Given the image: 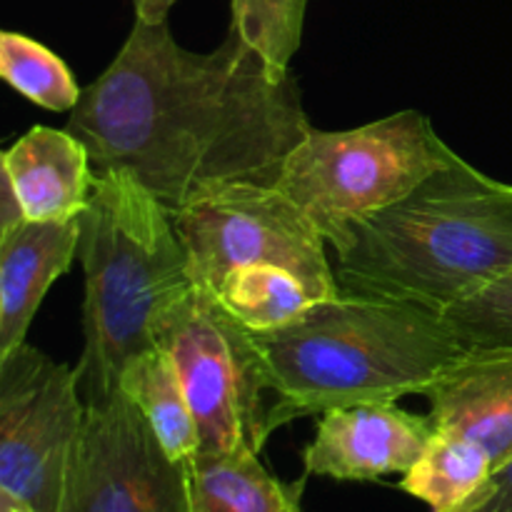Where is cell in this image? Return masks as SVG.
Here are the masks:
<instances>
[{
	"label": "cell",
	"instance_id": "21",
	"mask_svg": "<svg viewBox=\"0 0 512 512\" xmlns=\"http://www.w3.org/2000/svg\"><path fill=\"white\" fill-rule=\"evenodd\" d=\"M458 512H512V460L493 470L483 490Z\"/></svg>",
	"mask_w": 512,
	"mask_h": 512
},
{
	"label": "cell",
	"instance_id": "9",
	"mask_svg": "<svg viewBox=\"0 0 512 512\" xmlns=\"http://www.w3.org/2000/svg\"><path fill=\"white\" fill-rule=\"evenodd\" d=\"M60 512H190L188 468L123 390L88 405Z\"/></svg>",
	"mask_w": 512,
	"mask_h": 512
},
{
	"label": "cell",
	"instance_id": "5",
	"mask_svg": "<svg viewBox=\"0 0 512 512\" xmlns=\"http://www.w3.org/2000/svg\"><path fill=\"white\" fill-rule=\"evenodd\" d=\"M460 155L420 110H400L350 130H315L290 150L283 190L333 250L368 218L408 198Z\"/></svg>",
	"mask_w": 512,
	"mask_h": 512
},
{
	"label": "cell",
	"instance_id": "17",
	"mask_svg": "<svg viewBox=\"0 0 512 512\" xmlns=\"http://www.w3.org/2000/svg\"><path fill=\"white\" fill-rule=\"evenodd\" d=\"M493 470V460L480 445L435 433L400 488L433 512H458L483 490Z\"/></svg>",
	"mask_w": 512,
	"mask_h": 512
},
{
	"label": "cell",
	"instance_id": "20",
	"mask_svg": "<svg viewBox=\"0 0 512 512\" xmlns=\"http://www.w3.org/2000/svg\"><path fill=\"white\" fill-rule=\"evenodd\" d=\"M443 318L465 348L512 350V265Z\"/></svg>",
	"mask_w": 512,
	"mask_h": 512
},
{
	"label": "cell",
	"instance_id": "19",
	"mask_svg": "<svg viewBox=\"0 0 512 512\" xmlns=\"http://www.w3.org/2000/svg\"><path fill=\"white\" fill-rule=\"evenodd\" d=\"M230 5V33L255 50L275 75H290L303 43L308 0H230Z\"/></svg>",
	"mask_w": 512,
	"mask_h": 512
},
{
	"label": "cell",
	"instance_id": "12",
	"mask_svg": "<svg viewBox=\"0 0 512 512\" xmlns=\"http://www.w3.org/2000/svg\"><path fill=\"white\" fill-rule=\"evenodd\" d=\"M25 215L33 223H68L85 213L93 198V163L68 128L35 125L0 155Z\"/></svg>",
	"mask_w": 512,
	"mask_h": 512
},
{
	"label": "cell",
	"instance_id": "10",
	"mask_svg": "<svg viewBox=\"0 0 512 512\" xmlns=\"http://www.w3.org/2000/svg\"><path fill=\"white\" fill-rule=\"evenodd\" d=\"M428 418L408 413L398 400H373L323 413L303 453L305 475L375 483L405 475L433 440Z\"/></svg>",
	"mask_w": 512,
	"mask_h": 512
},
{
	"label": "cell",
	"instance_id": "7",
	"mask_svg": "<svg viewBox=\"0 0 512 512\" xmlns=\"http://www.w3.org/2000/svg\"><path fill=\"white\" fill-rule=\"evenodd\" d=\"M193 285L213 290L248 265L293 270L320 300L340 293L328 243L313 220L275 185L225 183L203 190L173 213Z\"/></svg>",
	"mask_w": 512,
	"mask_h": 512
},
{
	"label": "cell",
	"instance_id": "8",
	"mask_svg": "<svg viewBox=\"0 0 512 512\" xmlns=\"http://www.w3.org/2000/svg\"><path fill=\"white\" fill-rule=\"evenodd\" d=\"M85 413L75 368L28 343L0 358V503L60 512Z\"/></svg>",
	"mask_w": 512,
	"mask_h": 512
},
{
	"label": "cell",
	"instance_id": "6",
	"mask_svg": "<svg viewBox=\"0 0 512 512\" xmlns=\"http://www.w3.org/2000/svg\"><path fill=\"white\" fill-rule=\"evenodd\" d=\"M153 338L183 380L200 453H263L270 405L255 335L208 288L193 285L158 315Z\"/></svg>",
	"mask_w": 512,
	"mask_h": 512
},
{
	"label": "cell",
	"instance_id": "24",
	"mask_svg": "<svg viewBox=\"0 0 512 512\" xmlns=\"http://www.w3.org/2000/svg\"><path fill=\"white\" fill-rule=\"evenodd\" d=\"M0 512H23V510L13 508V505H5V503H0Z\"/></svg>",
	"mask_w": 512,
	"mask_h": 512
},
{
	"label": "cell",
	"instance_id": "18",
	"mask_svg": "<svg viewBox=\"0 0 512 512\" xmlns=\"http://www.w3.org/2000/svg\"><path fill=\"white\" fill-rule=\"evenodd\" d=\"M0 75L30 103L53 113H70L83 90L60 55L23 33H0Z\"/></svg>",
	"mask_w": 512,
	"mask_h": 512
},
{
	"label": "cell",
	"instance_id": "2",
	"mask_svg": "<svg viewBox=\"0 0 512 512\" xmlns=\"http://www.w3.org/2000/svg\"><path fill=\"white\" fill-rule=\"evenodd\" d=\"M253 335L275 395L270 435L333 408L423 395L468 350L425 305L343 290L295 323Z\"/></svg>",
	"mask_w": 512,
	"mask_h": 512
},
{
	"label": "cell",
	"instance_id": "22",
	"mask_svg": "<svg viewBox=\"0 0 512 512\" xmlns=\"http://www.w3.org/2000/svg\"><path fill=\"white\" fill-rule=\"evenodd\" d=\"M25 223H28V215H25L23 203L18 198V190H15L10 175L0 168V238L10 235Z\"/></svg>",
	"mask_w": 512,
	"mask_h": 512
},
{
	"label": "cell",
	"instance_id": "15",
	"mask_svg": "<svg viewBox=\"0 0 512 512\" xmlns=\"http://www.w3.org/2000/svg\"><path fill=\"white\" fill-rule=\"evenodd\" d=\"M120 390L145 415L160 445L175 463L188 465L200 453L198 428L173 358L155 345L125 365Z\"/></svg>",
	"mask_w": 512,
	"mask_h": 512
},
{
	"label": "cell",
	"instance_id": "1",
	"mask_svg": "<svg viewBox=\"0 0 512 512\" xmlns=\"http://www.w3.org/2000/svg\"><path fill=\"white\" fill-rule=\"evenodd\" d=\"M310 128L293 75L233 33L210 53L185 50L168 20H135L68 118L93 173L128 170L170 215L215 185H275Z\"/></svg>",
	"mask_w": 512,
	"mask_h": 512
},
{
	"label": "cell",
	"instance_id": "11",
	"mask_svg": "<svg viewBox=\"0 0 512 512\" xmlns=\"http://www.w3.org/2000/svg\"><path fill=\"white\" fill-rule=\"evenodd\" d=\"M433 433L480 445L503 468L512 460V350L468 348L425 390Z\"/></svg>",
	"mask_w": 512,
	"mask_h": 512
},
{
	"label": "cell",
	"instance_id": "14",
	"mask_svg": "<svg viewBox=\"0 0 512 512\" xmlns=\"http://www.w3.org/2000/svg\"><path fill=\"white\" fill-rule=\"evenodd\" d=\"M185 468L190 512H303V480L280 483L255 450L198 453Z\"/></svg>",
	"mask_w": 512,
	"mask_h": 512
},
{
	"label": "cell",
	"instance_id": "23",
	"mask_svg": "<svg viewBox=\"0 0 512 512\" xmlns=\"http://www.w3.org/2000/svg\"><path fill=\"white\" fill-rule=\"evenodd\" d=\"M178 3V0H133L135 5V20H143V23H165L168 20L170 8Z\"/></svg>",
	"mask_w": 512,
	"mask_h": 512
},
{
	"label": "cell",
	"instance_id": "3",
	"mask_svg": "<svg viewBox=\"0 0 512 512\" xmlns=\"http://www.w3.org/2000/svg\"><path fill=\"white\" fill-rule=\"evenodd\" d=\"M338 253L343 293L448 313L512 265V185L465 158L360 223Z\"/></svg>",
	"mask_w": 512,
	"mask_h": 512
},
{
	"label": "cell",
	"instance_id": "16",
	"mask_svg": "<svg viewBox=\"0 0 512 512\" xmlns=\"http://www.w3.org/2000/svg\"><path fill=\"white\" fill-rule=\"evenodd\" d=\"M210 293L250 333L285 328L320 300L300 275L280 265L238 268L225 275Z\"/></svg>",
	"mask_w": 512,
	"mask_h": 512
},
{
	"label": "cell",
	"instance_id": "13",
	"mask_svg": "<svg viewBox=\"0 0 512 512\" xmlns=\"http://www.w3.org/2000/svg\"><path fill=\"white\" fill-rule=\"evenodd\" d=\"M80 218L68 223L28 220L0 238V358L25 343L50 285L78 258Z\"/></svg>",
	"mask_w": 512,
	"mask_h": 512
},
{
	"label": "cell",
	"instance_id": "4",
	"mask_svg": "<svg viewBox=\"0 0 512 512\" xmlns=\"http://www.w3.org/2000/svg\"><path fill=\"white\" fill-rule=\"evenodd\" d=\"M78 258L85 348L75 373L85 405H100L120 390L125 365L155 348V320L193 280L173 215L128 170L95 173Z\"/></svg>",
	"mask_w": 512,
	"mask_h": 512
}]
</instances>
